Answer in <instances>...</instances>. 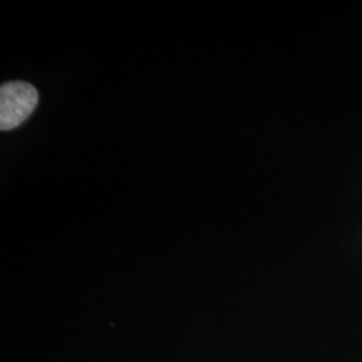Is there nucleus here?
Returning a JSON list of instances; mask_svg holds the SVG:
<instances>
[{
    "instance_id": "nucleus-1",
    "label": "nucleus",
    "mask_w": 362,
    "mask_h": 362,
    "mask_svg": "<svg viewBox=\"0 0 362 362\" xmlns=\"http://www.w3.org/2000/svg\"><path fill=\"white\" fill-rule=\"evenodd\" d=\"M39 103L38 90L22 81L6 82L0 88V129L13 130L34 113Z\"/></svg>"
}]
</instances>
